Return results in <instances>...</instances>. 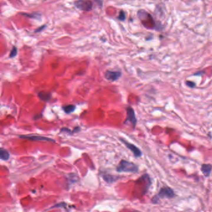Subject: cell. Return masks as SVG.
<instances>
[{"mask_svg":"<svg viewBox=\"0 0 212 212\" xmlns=\"http://www.w3.org/2000/svg\"><path fill=\"white\" fill-rule=\"evenodd\" d=\"M138 170V166L136 164L125 160H121L119 165L116 167V171L118 172L137 173Z\"/></svg>","mask_w":212,"mask_h":212,"instance_id":"1","label":"cell"},{"mask_svg":"<svg viewBox=\"0 0 212 212\" xmlns=\"http://www.w3.org/2000/svg\"><path fill=\"white\" fill-rule=\"evenodd\" d=\"M74 4L77 9L85 11H90L93 8V3L90 0H77Z\"/></svg>","mask_w":212,"mask_h":212,"instance_id":"2","label":"cell"},{"mask_svg":"<svg viewBox=\"0 0 212 212\" xmlns=\"http://www.w3.org/2000/svg\"><path fill=\"white\" fill-rule=\"evenodd\" d=\"M159 198H172L175 197V193L173 190L170 187L161 188L160 191L157 195Z\"/></svg>","mask_w":212,"mask_h":212,"instance_id":"3","label":"cell"},{"mask_svg":"<svg viewBox=\"0 0 212 212\" xmlns=\"http://www.w3.org/2000/svg\"><path fill=\"white\" fill-rule=\"evenodd\" d=\"M19 137L21 139H27V140L33 141H50L55 143L54 139L49 138L47 137L37 136V135H20Z\"/></svg>","mask_w":212,"mask_h":212,"instance_id":"4","label":"cell"},{"mask_svg":"<svg viewBox=\"0 0 212 212\" xmlns=\"http://www.w3.org/2000/svg\"><path fill=\"white\" fill-rule=\"evenodd\" d=\"M120 140L121 141L122 143H123L125 144V145L126 146V148L127 149H129L131 150V151L133 153L134 155H135V157H136V158L141 157L142 155H143L141 150L139 149L138 147H136L135 145L130 143L129 142L125 141V139H120Z\"/></svg>","mask_w":212,"mask_h":212,"instance_id":"5","label":"cell"},{"mask_svg":"<svg viewBox=\"0 0 212 212\" xmlns=\"http://www.w3.org/2000/svg\"><path fill=\"white\" fill-rule=\"evenodd\" d=\"M127 111V118L125 121V124L129 122L131 123L133 127H135L137 124V119L136 118V115L134 110L131 107H127L126 108Z\"/></svg>","mask_w":212,"mask_h":212,"instance_id":"6","label":"cell"},{"mask_svg":"<svg viewBox=\"0 0 212 212\" xmlns=\"http://www.w3.org/2000/svg\"><path fill=\"white\" fill-rule=\"evenodd\" d=\"M121 76V72L118 71H111L107 70L105 74V79L111 81V82H115L118 80Z\"/></svg>","mask_w":212,"mask_h":212,"instance_id":"7","label":"cell"},{"mask_svg":"<svg viewBox=\"0 0 212 212\" xmlns=\"http://www.w3.org/2000/svg\"><path fill=\"white\" fill-rule=\"evenodd\" d=\"M201 170L206 177H208L211 174V165L210 164H202V167H201Z\"/></svg>","mask_w":212,"mask_h":212,"instance_id":"8","label":"cell"},{"mask_svg":"<svg viewBox=\"0 0 212 212\" xmlns=\"http://www.w3.org/2000/svg\"><path fill=\"white\" fill-rule=\"evenodd\" d=\"M10 154L6 149L0 148V159L8 160L9 159Z\"/></svg>","mask_w":212,"mask_h":212,"instance_id":"9","label":"cell"},{"mask_svg":"<svg viewBox=\"0 0 212 212\" xmlns=\"http://www.w3.org/2000/svg\"><path fill=\"white\" fill-rule=\"evenodd\" d=\"M38 96H39V98L41 100H42V101L47 102L51 98V93H48V92H41L39 93Z\"/></svg>","mask_w":212,"mask_h":212,"instance_id":"10","label":"cell"},{"mask_svg":"<svg viewBox=\"0 0 212 212\" xmlns=\"http://www.w3.org/2000/svg\"><path fill=\"white\" fill-rule=\"evenodd\" d=\"M118 177L114 176L110 174H104L103 175V180L107 183H113L118 179Z\"/></svg>","mask_w":212,"mask_h":212,"instance_id":"11","label":"cell"},{"mask_svg":"<svg viewBox=\"0 0 212 212\" xmlns=\"http://www.w3.org/2000/svg\"><path fill=\"white\" fill-rule=\"evenodd\" d=\"M75 108L76 107L74 105H67L64 106V107H62V109L66 113L69 114V113L74 112L75 110Z\"/></svg>","mask_w":212,"mask_h":212,"instance_id":"12","label":"cell"},{"mask_svg":"<svg viewBox=\"0 0 212 212\" xmlns=\"http://www.w3.org/2000/svg\"><path fill=\"white\" fill-rule=\"evenodd\" d=\"M17 53H18V49L17 48H16V47H13L11 51V53L9 54V57L11 58H13V57H14L16 56V55H17Z\"/></svg>","mask_w":212,"mask_h":212,"instance_id":"13","label":"cell"},{"mask_svg":"<svg viewBox=\"0 0 212 212\" xmlns=\"http://www.w3.org/2000/svg\"><path fill=\"white\" fill-rule=\"evenodd\" d=\"M66 206H67V204H66L65 203L62 202V203H58V204H57V205H55V206H52V207L51 208H62V207L66 208V207H65Z\"/></svg>","mask_w":212,"mask_h":212,"instance_id":"14","label":"cell"},{"mask_svg":"<svg viewBox=\"0 0 212 212\" xmlns=\"http://www.w3.org/2000/svg\"><path fill=\"white\" fill-rule=\"evenodd\" d=\"M118 19L120 21H124L126 19V16H125V13L123 11H121L120 13V15L118 16Z\"/></svg>","mask_w":212,"mask_h":212,"instance_id":"15","label":"cell"},{"mask_svg":"<svg viewBox=\"0 0 212 212\" xmlns=\"http://www.w3.org/2000/svg\"><path fill=\"white\" fill-rule=\"evenodd\" d=\"M186 85L190 88H194L195 87V86H196V83L192 81H187Z\"/></svg>","mask_w":212,"mask_h":212,"instance_id":"16","label":"cell"},{"mask_svg":"<svg viewBox=\"0 0 212 212\" xmlns=\"http://www.w3.org/2000/svg\"><path fill=\"white\" fill-rule=\"evenodd\" d=\"M159 200V197L158 196V195H156L153 197V198L152 200V203H154V204H156V203H158Z\"/></svg>","mask_w":212,"mask_h":212,"instance_id":"17","label":"cell"}]
</instances>
